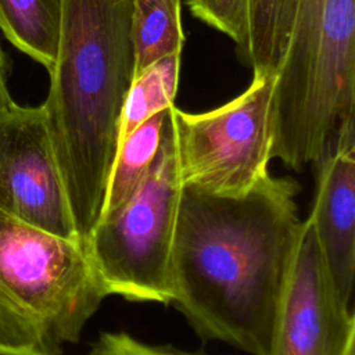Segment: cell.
I'll return each instance as SVG.
<instances>
[{"mask_svg": "<svg viewBox=\"0 0 355 355\" xmlns=\"http://www.w3.org/2000/svg\"><path fill=\"white\" fill-rule=\"evenodd\" d=\"M291 176L268 173L248 191L183 186L171 258V302L205 341L266 355L304 220Z\"/></svg>", "mask_w": 355, "mask_h": 355, "instance_id": "obj_1", "label": "cell"}, {"mask_svg": "<svg viewBox=\"0 0 355 355\" xmlns=\"http://www.w3.org/2000/svg\"><path fill=\"white\" fill-rule=\"evenodd\" d=\"M133 0H62L42 104L75 229L86 245L101 218L135 75Z\"/></svg>", "mask_w": 355, "mask_h": 355, "instance_id": "obj_2", "label": "cell"}, {"mask_svg": "<svg viewBox=\"0 0 355 355\" xmlns=\"http://www.w3.org/2000/svg\"><path fill=\"white\" fill-rule=\"evenodd\" d=\"M270 128V159L297 171L355 146V0L297 1Z\"/></svg>", "mask_w": 355, "mask_h": 355, "instance_id": "obj_3", "label": "cell"}, {"mask_svg": "<svg viewBox=\"0 0 355 355\" xmlns=\"http://www.w3.org/2000/svg\"><path fill=\"white\" fill-rule=\"evenodd\" d=\"M105 297L82 241L0 211V344L58 355Z\"/></svg>", "mask_w": 355, "mask_h": 355, "instance_id": "obj_4", "label": "cell"}, {"mask_svg": "<svg viewBox=\"0 0 355 355\" xmlns=\"http://www.w3.org/2000/svg\"><path fill=\"white\" fill-rule=\"evenodd\" d=\"M182 187L172 112L150 172L118 209L98 220L86 241L108 295L171 304V258Z\"/></svg>", "mask_w": 355, "mask_h": 355, "instance_id": "obj_5", "label": "cell"}, {"mask_svg": "<svg viewBox=\"0 0 355 355\" xmlns=\"http://www.w3.org/2000/svg\"><path fill=\"white\" fill-rule=\"evenodd\" d=\"M275 79L252 76L240 96L211 111L190 114L173 107L183 186L218 196H239L269 173Z\"/></svg>", "mask_w": 355, "mask_h": 355, "instance_id": "obj_6", "label": "cell"}, {"mask_svg": "<svg viewBox=\"0 0 355 355\" xmlns=\"http://www.w3.org/2000/svg\"><path fill=\"white\" fill-rule=\"evenodd\" d=\"M0 211L80 241L42 105L0 112Z\"/></svg>", "mask_w": 355, "mask_h": 355, "instance_id": "obj_7", "label": "cell"}, {"mask_svg": "<svg viewBox=\"0 0 355 355\" xmlns=\"http://www.w3.org/2000/svg\"><path fill=\"white\" fill-rule=\"evenodd\" d=\"M355 316L327 277L312 226L304 219L266 355H345Z\"/></svg>", "mask_w": 355, "mask_h": 355, "instance_id": "obj_8", "label": "cell"}, {"mask_svg": "<svg viewBox=\"0 0 355 355\" xmlns=\"http://www.w3.org/2000/svg\"><path fill=\"white\" fill-rule=\"evenodd\" d=\"M309 216L333 290L351 306L355 276V147H337L318 164Z\"/></svg>", "mask_w": 355, "mask_h": 355, "instance_id": "obj_9", "label": "cell"}, {"mask_svg": "<svg viewBox=\"0 0 355 355\" xmlns=\"http://www.w3.org/2000/svg\"><path fill=\"white\" fill-rule=\"evenodd\" d=\"M173 105L146 119L119 141L101 218L118 209L150 172L172 119Z\"/></svg>", "mask_w": 355, "mask_h": 355, "instance_id": "obj_10", "label": "cell"}, {"mask_svg": "<svg viewBox=\"0 0 355 355\" xmlns=\"http://www.w3.org/2000/svg\"><path fill=\"white\" fill-rule=\"evenodd\" d=\"M62 0H0V29L22 53L51 69L60 37Z\"/></svg>", "mask_w": 355, "mask_h": 355, "instance_id": "obj_11", "label": "cell"}, {"mask_svg": "<svg viewBox=\"0 0 355 355\" xmlns=\"http://www.w3.org/2000/svg\"><path fill=\"white\" fill-rule=\"evenodd\" d=\"M182 0H133L130 37L135 75L155 61L182 53L184 33L180 19Z\"/></svg>", "mask_w": 355, "mask_h": 355, "instance_id": "obj_12", "label": "cell"}, {"mask_svg": "<svg viewBox=\"0 0 355 355\" xmlns=\"http://www.w3.org/2000/svg\"><path fill=\"white\" fill-rule=\"evenodd\" d=\"M298 0H250L248 62L252 76H276L291 37Z\"/></svg>", "mask_w": 355, "mask_h": 355, "instance_id": "obj_13", "label": "cell"}, {"mask_svg": "<svg viewBox=\"0 0 355 355\" xmlns=\"http://www.w3.org/2000/svg\"><path fill=\"white\" fill-rule=\"evenodd\" d=\"M180 54L164 57L133 78L122 110L119 141L146 119L175 104Z\"/></svg>", "mask_w": 355, "mask_h": 355, "instance_id": "obj_14", "label": "cell"}, {"mask_svg": "<svg viewBox=\"0 0 355 355\" xmlns=\"http://www.w3.org/2000/svg\"><path fill=\"white\" fill-rule=\"evenodd\" d=\"M193 17L226 35L240 60L248 62L250 0H183Z\"/></svg>", "mask_w": 355, "mask_h": 355, "instance_id": "obj_15", "label": "cell"}, {"mask_svg": "<svg viewBox=\"0 0 355 355\" xmlns=\"http://www.w3.org/2000/svg\"><path fill=\"white\" fill-rule=\"evenodd\" d=\"M85 355H202L143 343L125 331H103Z\"/></svg>", "mask_w": 355, "mask_h": 355, "instance_id": "obj_16", "label": "cell"}, {"mask_svg": "<svg viewBox=\"0 0 355 355\" xmlns=\"http://www.w3.org/2000/svg\"><path fill=\"white\" fill-rule=\"evenodd\" d=\"M12 98L7 86V64L4 53L0 47V112L7 110L12 104Z\"/></svg>", "mask_w": 355, "mask_h": 355, "instance_id": "obj_17", "label": "cell"}, {"mask_svg": "<svg viewBox=\"0 0 355 355\" xmlns=\"http://www.w3.org/2000/svg\"><path fill=\"white\" fill-rule=\"evenodd\" d=\"M0 355H50L44 351L31 348V347H14L0 344Z\"/></svg>", "mask_w": 355, "mask_h": 355, "instance_id": "obj_18", "label": "cell"}, {"mask_svg": "<svg viewBox=\"0 0 355 355\" xmlns=\"http://www.w3.org/2000/svg\"><path fill=\"white\" fill-rule=\"evenodd\" d=\"M345 355H355V344H352V345L347 349Z\"/></svg>", "mask_w": 355, "mask_h": 355, "instance_id": "obj_19", "label": "cell"}]
</instances>
